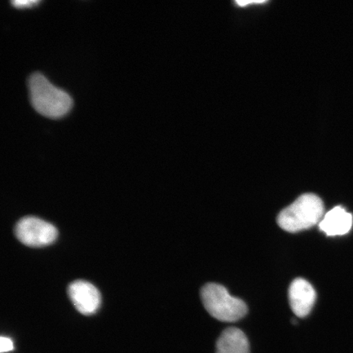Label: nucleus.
Returning a JSON list of instances; mask_svg holds the SVG:
<instances>
[{
    "instance_id": "5",
    "label": "nucleus",
    "mask_w": 353,
    "mask_h": 353,
    "mask_svg": "<svg viewBox=\"0 0 353 353\" xmlns=\"http://www.w3.org/2000/svg\"><path fill=\"white\" fill-rule=\"evenodd\" d=\"M68 294L74 307L83 315L94 314L100 307L101 298L99 290L90 282H72L68 287Z\"/></svg>"
},
{
    "instance_id": "11",
    "label": "nucleus",
    "mask_w": 353,
    "mask_h": 353,
    "mask_svg": "<svg viewBox=\"0 0 353 353\" xmlns=\"http://www.w3.org/2000/svg\"><path fill=\"white\" fill-rule=\"evenodd\" d=\"M265 3V1H260V0H253V1H236V4H238V6H241V7H245L247 6H250V4H253V3Z\"/></svg>"
},
{
    "instance_id": "2",
    "label": "nucleus",
    "mask_w": 353,
    "mask_h": 353,
    "mask_svg": "<svg viewBox=\"0 0 353 353\" xmlns=\"http://www.w3.org/2000/svg\"><path fill=\"white\" fill-rule=\"evenodd\" d=\"M324 210L323 201L319 196L312 193L304 194L281 212L277 223L283 230L290 233L307 230L320 223Z\"/></svg>"
},
{
    "instance_id": "8",
    "label": "nucleus",
    "mask_w": 353,
    "mask_h": 353,
    "mask_svg": "<svg viewBox=\"0 0 353 353\" xmlns=\"http://www.w3.org/2000/svg\"><path fill=\"white\" fill-rule=\"evenodd\" d=\"M216 353H250L248 339L240 329L225 330L216 344Z\"/></svg>"
},
{
    "instance_id": "6",
    "label": "nucleus",
    "mask_w": 353,
    "mask_h": 353,
    "mask_svg": "<svg viewBox=\"0 0 353 353\" xmlns=\"http://www.w3.org/2000/svg\"><path fill=\"white\" fill-rule=\"evenodd\" d=\"M316 298V291L307 281L297 278L291 283L289 290L290 304L297 316L301 319L307 316L314 306Z\"/></svg>"
},
{
    "instance_id": "10",
    "label": "nucleus",
    "mask_w": 353,
    "mask_h": 353,
    "mask_svg": "<svg viewBox=\"0 0 353 353\" xmlns=\"http://www.w3.org/2000/svg\"><path fill=\"white\" fill-rule=\"evenodd\" d=\"M12 6L15 7H25L28 6H32V4L37 3V1H30V0H26V1H22V0H19V1H12Z\"/></svg>"
},
{
    "instance_id": "3",
    "label": "nucleus",
    "mask_w": 353,
    "mask_h": 353,
    "mask_svg": "<svg viewBox=\"0 0 353 353\" xmlns=\"http://www.w3.org/2000/svg\"><path fill=\"white\" fill-rule=\"evenodd\" d=\"M204 306L214 319L224 322H235L243 319L248 312L241 299L231 296L224 286L209 283L201 290Z\"/></svg>"
},
{
    "instance_id": "9",
    "label": "nucleus",
    "mask_w": 353,
    "mask_h": 353,
    "mask_svg": "<svg viewBox=\"0 0 353 353\" xmlns=\"http://www.w3.org/2000/svg\"><path fill=\"white\" fill-rule=\"evenodd\" d=\"M14 345L10 339L1 337L0 339V352L2 353L13 350Z\"/></svg>"
},
{
    "instance_id": "4",
    "label": "nucleus",
    "mask_w": 353,
    "mask_h": 353,
    "mask_svg": "<svg viewBox=\"0 0 353 353\" xmlns=\"http://www.w3.org/2000/svg\"><path fill=\"white\" fill-rule=\"evenodd\" d=\"M15 235L22 244L43 247L52 244L59 236L54 225L37 217L21 219L15 227Z\"/></svg>"
},
{
    "instance_id": "1",
    "label": "nucleus",
    "mask_w": 353,
    "mask_h": 353,
    "mask_svg": "<svg viewBox=\"0 0 353 353\" xmlns=\"http://www.w3.org/2000/svg\"><path fill=\"white\" fill-rule=\"evenodd\" d=\"M28 88L30 104L43 117L59 118L72 108V101L68 92L52 85L41 73L30 74Z\"/></svg>"
},
{
    "instance_id": "7",
    "label": "nucleus",
    "mask_w": 353,
    "mask_h": 353,
    "mask_svg": "<svg viewBox=\"0 0 353 353\" xmlns=\"http://www.w3.org/2000/svg\"><path fill=\"white\" fill-rule=\"evenodd\" d=\"M352 222V215L342 206H336L325 214L319 228L328 236H343L351 230Z\"/></svg>"
}]
</instances>
